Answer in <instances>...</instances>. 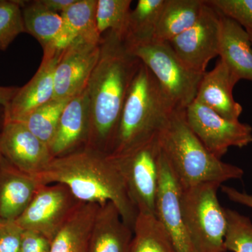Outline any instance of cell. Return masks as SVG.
Listing matches in <instances>:
<instances>
[{
    "label": "cell",
    "instance_id": "1",
    "mask_svg": "<svg viewBox=\"0 0 252 252\" xmlns=\"http://www.w3.org/2000/svg\"><path fill=\"white\" fill-rule=\"evenodd\" d=\"M140 63L122 36L112 31L102 34L98 61L86 88L90 108L87 148L110 154L126 97Z\"/></svg>",
    "mask_w": 252,
    "mask_h": 252
},
{
    "label": "cell",
    "instance_id": "2",
    "mask_svg": "<svg viewBox=\"0 0 252 252\" xmlns=\"http://www.w3.org/2000/svg\"><path fill=\"white\" fill-rule=\"evenodd\" d=\"M34 177L40 185L67 186L82 203L102 205L112 202L124 221L133 230L138 212L131 201L117 163L107 154L84 147L54 158Z\"/></svg>",
    "mask_w": 252,
    "mask_h": 252
},
{
    "label": "cell",
    "instance_id": "3",
    "mask_svg": "<svg viewBox=\"0 0 252 252\" xmlns=\"http://www.w3.org/2000/svg\"><path fill=\"white\" fill-rule=\"evenodd\" d=\"M176 109L154 74L141 62L126 97L109 157L122 156L157 137Z\"/></svg>",
    "mask_w": 252,
    "mask_h": 252
},
{
    "label": "cell",
    "instance_id": "4",
    "mask_svg": "<svg viewBox=\"0 0 252 252\" xmlns=\"http://www.w3.org/2000/svg\"><path fill=\"white\" fill-rule=\"evenodd\" d=\"M158 140L182 188L205 182L221 185L243 177V169L222 161L207 150L189 127L185 109L174 111L159 133Z\"/></svg>",
    "mask_w": 252,
    "mask_h": 252
},
{
    "label": "cell",
    "instance_id": "5",
    "mask_svg": "<svg viewBox=\"0 0 252 252\" xmlns=\"http://www.w3.org/2000/svg\"><path fill=\"white\" fill-rule=\"evenodd\" d=\"M220 186L205 182L182 188V217L194 252H227L226 215L217 197Z\"/></svg>",
    "mask_w": 252,
    "mask_h": 252
},
{
    "label": "cell",
    "instance_id": "6",
    "mask_svg": "<svg viewBox=\"0 0 252 252\" xmlns=\"http://www.w3.org/2000/svg\"><path fill=\"white\" fill-rule=\"evenodd\" d=\"M127 46L131 54L149 68L176 108L185 109L195 99L204 74L186 67L168 41L153 39Z\"/></svg>",
    "mask_w": 252,
    "mask_h": 252
},
{
    "label": "cell",
    "instance_id": "7",
    "mask_svg": "<svg viewBox=\"0 0 252 252\" xmlns=\"http://www.w3.org/2000/svg\"><path fill=\"white\" fill-rule=\"evenodd\" d=\"M161 154L158 135L122 156L110 157L117 163L138 214L155 216Z\"/></svg>",
    "mask_w": 252,
    "mask_h": 252
},
{
    "label": "cell",
    "instance_id": "8",
    "mask_svg": "<svg viewBox=\"0 0 252 252\" xmlns=\"http://www.w3.org/2000/svg\"><path fill=\"white\" fill-rule=\"evenodd\" d=\"M81 203L67 186L40 185L16 220L23 230L35 232L51 242Z\"/></svg>",
    "mask_w": 252,
    "mask_h": 252
},
{
    "label": "cell",
    "instance_id": "9",
    "mask_svg": "<svg viewBox=\"0 0 252 252\" xmlns=\"http://www.w3.org/2000/svg\"><path fill=\"white\" fill-rule=\"evenodd\" d=\"M187 124L209 152L221 158L230 147L243 148L252 143V127L228 121L194 99L185 109Z\"/></svg>",
    "mask_w": 252,
    "mask_h": 252
},
{
    "label": "cell",
    "instance_id": "10",
    "mask_svg": "<svg viewBox=\"0 0 252 252\" xmlns=\"http://www.w3.org/2000/svg\"><path fill=\"white\" fill-rule=\"evenodd\" d=\"M205 2L198 21L168 41L186 67L202 75L207 72L210 61L219 56L220 31V14Z\"/></svg>",
    "mask_w": 252,
    "mask_h": 252
},
{
    "label": "cell",
    "instance_id": "11",
    "mask_svg": "<svg viewBox=\"0 0 252 252\" xmlns=\"http://www.w3.org/2000/svg\"><path fill=\"white\" fill-rule=\"evenodd\" d=\"M100 43L76 39L63 50L55 71L54 99H72L86 90L98 61Z\"/></svg>",
    "mask_w": 252,
    "mask_h": 252
},
{
    "label": "cell",
    "instance_id": "12",
    "mask_svg": "<svg viewBox=\"0 0 252 252\" xmlns=\"http://www.w3.org/2000/svg\"><path fill=\"white\" fill-rule=\"evenodd\" d=\"M0 152L11 165L34 177L44 171L54 158L49 145L16 121L3 120Z\"/></svg>",
    "mask_w": 252,
    "mask_h": 252
},
{
    "label": "cell",
    "instance_id": "13",
    "mask_svg": "<svg viewBox=\"0 0 252 252\" xmlns=\"http://www.w3.org/2000/svg\"><path fill=\"white\" fill-rule=\"evenodd\" d=\"M181 193L180 182L162 152L155 216L170 237L177 252H194L184 224Z\"/></svg>",
    "mask_w": 252,
    "mask_h": 252
},
{
    "label": "cell",
    "instance_id": "14",
    "mask_svg": "<svg viewBox=\"0 0 252 252\" xmlns=\"http://www.w3.org/2000/svg\"><path fill=\"white\" fill-rule=\"evenodd\" d=\"M63 51H44L39 69L4 108L3 120L20 121L54 97V75Z\"/></svg>",
    "mask_w": 252,
    "mask_h": 252
},
{
    "label": "cell",
    "instance_id": "15",
    "mask_svg": "<svg viewBox=\"0 0 252 252\" xmlns=\"http://www.w3.org/2000/svg\"><path fill=\"white\" fill-rule=\"evenodd\" d=\"M90 130V108L86 89L68 102L49 144L53 158L64 157L84 148Z\"/></svg>",
    "mask_w": 252,
    "mask_h": 252
},
{
    "label": "cell",
    "instance_id": "16",
    "mask_svg": "<svg viewBox=\"0 0 252 252\" xmlns=\"http://www.w3.org/2000/svg\"><path fill=\"white\" fill-rule=\"evenodd\" d=\"M238 81L220 60L212 70L204 74L195 99L227 120L239 121L243 107L235 100L233 94V88Z\"/></svg>",
    "mask_w": 252,
    "mask_h": 252
},
{
    "label": "cell",
    "instance_id": "17",
    "mask_svg": "<svg viewBox=\"0 0 252 252\" xmlns=\"http://www.w3.org/2000/svg\"><path fill=\"white\" fill-rule=\"evenodd\" d=\"M21 4L25 31L35 38L43 51H63L72 42L61 14L50 11L39 0L21 1Z\"/></svg>",
    "mask_w": 252,
    "mask_h": 252
},
{
    "label": "cell",
    "instance_id": "18",
    "mask_svg": "<svg viewBox=\"0 0 252 252\" xmlns=\"http://www.w3.org/2000/svg\"><path fill=\"white\" fill-rule=\"evenodd\" d=\"M219 56L239 81H252V47L248 31L233 18L220 14Z\"/></svg>",
    "mask_w": 252,
    "mask_h": 252
},
{
    "label": "cell",
    "instance_id": "19",
    "mask_svg": "<svg viewBox=\"0 0 252 252\" xmlns=\"http://www.w3.org/2000/svg\"><path fill=\"white\" fill-rule=\"evenodd\" d=\"M40 184L34 176L0 160V218L16 220L31 203Z\"/></svg>",
    "mask_w": 252,
    "mask_h": 252
},
{
    "label": "cell",
    "instance_id": "20",
    "mask_svg": "<svg viewBox=\"0 0 252 252\" xmlns=\"http://www.w3.org/2000/svg\"><path fill=\"white\" fill-rule=\"evenodd\" d=\"M133 230L112 203L99 205L93 225L89 252H128Z\"/></svg>",
    "mask_w": 252,
    "mask_h": 252
},
{
    "label": "cell",
    "instance_id": "21",
    "mask_svg": "<svg viewBox=\"0 0 252 252\" xmlns=\"http://www.w3.org/2000/svg\"><path fill=\"white\" fill-rule=\"evenodd\" d=\"M99 205L82 203L51 242L50 252H89L91 230Z\"/></svg>",
    "mask_w": 252,
    "mask_h": 252
},
{
    "label": "cell",
    "instance_id": "22",
    "mask_svg": "<svg viewBox=\"0 0 252 252\" xmlns=\"http://www.w3.org/2000/svg\"><path fill=\"white\" fill-rule=\"evenodd\" d=\"M205 0H167L158 22L154 39L170 41L198 21Z\"/></svg>",
    "mask_w": 252,
    "mask_h": 252
},
{
    "label": "cell",
    "instance_id": "23",
    "mask_svg": "<svg viewBox=\"0 0 252 252\" xmlns=\"http://www.w3.org/2000/svg\"><path fill=\"white\" fill-rule=\"evenodd\" d=\"M167 0H139L131 10L124 40L127 46L153 40L159 18Z\"/></svg>",
    "mask_w": 252,
    "mask_h": 252
},
{
    "label": "cell",
    "instance_id": "24",
    "mask_svg": "<svg viewBox=\"0 0 252 252\" xmlns=\"http://www.w3.org/2000/svg\"><path fill=\"white\" fill-rule=\"evenodd\" d=\"M97 0H76L61 14L64 27L73 39H83L99 44L102 36L97 27Z\"/></svg>",
    "mask_w": 252,
    "mask_h": 252
},
{
    "label": "cell",
    "instance_id": "25",
    "mask_svg": "<svg viewBox=\"0 0 252 252\" xmlns=\"http://www.w3.org/2000/svg\"><path fill=\"white\" fill-rule=\"evenodd\" d=\"M128 252H177L163 227L154 215L139 213Z\"/></svg>",
    "mask_w": 252,
    "mask_h": 252
},
{
    "label": "cell",
    "instance_id": "26",
    "mask_svg": "<svg viewBox=\"0 0 252 252\" xmlns=\"http://www.w3.org/2000/svg\"><path fill=\"white\" fill-rule=\"evenodd\" d=\"M70 99H53L18 122L24 124L34 135L49 146L56 133L61 114Z\"/></svg>",
    "mask_w": 252,
    "mask_h": 252
},
{
    "label": "cell",
    "instance_id": "27",
    "mask_svg": "<svg viewBox=\"0 0 252 252\" xmlns=\"http://www.w3.org/2000/svg\"><path fill=\"white\" fill-rule=\"evenodd\" d=\"M132 2L131 0H97L96 20L101 36L107 32L112 31L124 38Z\"/></svg>",
    "mask_w": 252,
    "mask_h": 252
},
{
    "label": "cell",
    "instance_id": "28",
    "mask_svg": "<svg viewBox=\"0 0 252 252\" xmlns=\"http://www.w3.org/2000/svg\"><path fill=\"white\" fill-rule=\"evenodd\" d=\"M227 230L224 244L227 251L252 252V222L249 217L225 209Z\"/></svg>",
    "mask_w": 252,
    "mask_h": 252
},
{
    "label": "cell",
    "instance_id": "29",
    "mask_svg": "<svg viewBox=\"0 0 252 252\" xmlns=\"http://www.w3.org/2000/svg\"><path fill=\"white\" fill-rule=\"evenodd\" d=\"M24 32L21 1L0 0V50L5 51Z\"/></svg>",
    "mask_w": 252,
    "mask_h": 252
},
{
    "label": "cell",
    "instance_id": "30",
    "mask_svg": "<svg viewBox=\"0 0 252 252\" xmlns=\"http://www.w3.org/2000/svg\"><path fill=\"white\" fill-rule=\"evenodd\" d=\"M220 14L233 18L245 28L252 30V0H205Z\"/></svg>",
    "mask_w": 252,
    "mask_h": 252
},
{
    "label": "cell",
    "instance_id": "31",
    "mask_svg": "<svg viewBox=\"0 0 252 252\" xmlns=\"http://www.w3.org/2000/svg\"><path fill=\"white\" fill-rule=\"evenodd\" d=\"M23 231L16 220L0 218V252H19Z\"/></svg>",
    "mask_w": 252,
    "mask_h": 252
},
{
    "label": "cell",
    "instance_id": "32",
    "mask_svg": "<svg viewBox=\"0 0 252 252\" xmlns=\"http://www.w3.org/2000/svg\"><path fill=\"white\" fill-rule=\"evenodd\" d=\"M51 241L35 232L24 230L19 252H50Z\"/></svg>",
    "mask_w": 252,
    "mask_h": 252
},
{
    "label": "cell",
    "instance_id": "33",
    "mask_svg": "<svg viewBox=\"0 0 252 252\" xmlns=\"http://www.w3.org/2000/svg\"><path fill=\"white\" fill-rule=\"evenodd\" d=\"M221 190L231 201L252 209V195L241 192L233 187L220 186Z\"/></svg>",
    "mask_w": 252,
    "mask_h": 252
},
{
    "label": "cell",
    "instance_id": "34",
    "mask_svg": "<svg viewBox=\"0 0 252 252\" xmlns=\"http://www.w3.org/2000/svg\"><path fill=\"white\" fill-rule=\"evenodd\" d=\"M41 4L53 12L61 14L75 2L76 0H39Z\"/></svg>",
    "mask_w": 252,
    "mask_h": 252
},
{
    "label": "cell",
    "instance_id": "35",
    "mask_svg": "<svg viewBox=\"0 0 252 252\" xmlns=\"http://www.w3.org/2000/svg\"><path fill=\"white\" fill-rule=\"evenodd\" d=\"M19 90L18 87H3L0 86V105L6 107L14 98L15 94Z\"/></svg>",
    "mask_w": 252,
    "mask_h": 252
},
{
    "label": "cell",
    "instance_id": "36",
    "mask_svg": "<svg viewBox=\"0 0 252 252\" xmlns=\"http://www.w3.org/2000/svg\"><path fill=\"white\" fill-rule=\"evenodd\" d=\"M245 29H246V31H248L249 36H250V41H251L252 44V30L249 29V28H245Z\"/></svg>",
    "mask_w": 252,
    "mask_h": 252
},
{
    "label": "cell",
    "instance_id": "37",
    "mask_svg": "<svg viewBox=\"0 0 252 252\" xmlns=\"http://www.w3.org/2000/svg\"><path fill=\"white\" fill-rule=\"evenodd\" d=\"M1 158H2V156H1V152H0V160H1Z\"/></svg>",
    "mask_w": 252,
    "mask_h": 252
}]
</instances>
